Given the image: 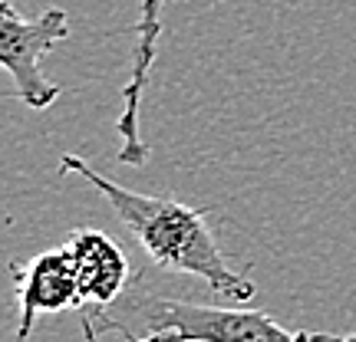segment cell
<instances>
[{
	"mask_svg": "<svg viewBox=\"0 0 356 342\" xmlns=\"http://www.w3.org/2000/svg\"><path fill=\"white\" fill-rule=\"evenodd\" d=\"M60 171L86 178L89 185L109 201L115 217L132 230V237H139V243L145 247V254L152 257V264L159 270L188 273V277L204 280L211 287V293L228 300V303L254 300L257 287L244 273L231 270L228 257L218 250L215 237L208 230V221H204L208 207H188V204H178L172 198H152V194L129 191L122 185L109 181V178H102L79 155H63Z\"/></svg>",
	"mask_w": 356,
	"mask_h": 342,
	"instance_id": "6da1fadb",
	"label": "cell"
},
{
	"mask_svg": "<svg viewBox=\"0 0 356 342\" xmlns=\"http://www.w3.org/2000/svg\"><path fill=\"white\" fill-rule=\"evenodd\" d=\"M307 342H356V330L346 336H333V332H304Z\"/></svg>",
	"mask_w": 356,
	"mask_h": 342,
	"instance_id": "52a82bcc",
	"label": "cell"
},
{
	"mask_svg": "<svg viewBox=\"0 0 356 342\" xmlns=\"http://www.w3.org/2000/svg\"><path fill=\"white\" fill-rule=\"evenodd\" d=\"M162 10H165V0H142L139 7V24L132 40V69L122 86V112L115 119V132L122 139V148H119L122 165H145L149 158V145L142 142L139 132V109L142 92L149 86V69L155 63V46L162 37Z\"/></svg>",
	"mask_w": 356,
	"mask_h": 342,
	"instance_id": "5b68a950",
	"label": "cell"
},
{
	"mask_svg": "<svg viewBox=\"0 0 356 342\" xmlns=\"http://www.w3.org/2000/svg\"><path fill=\"white\" fill-rule=\"evenodd\" d=\"M86 313L99 330L119 332L126 342H307L304 332H287L261 309H228L162 293H136L115 309Z\"/></svg>",
	"mask_w": 356,
	"mask_h": 342,
	"instance_id": "7a4b0ae2",
	"label": "cell"
},
{
	"mask_svg": "<svg viewBox=\"0 0 356 342\" xmlns=\"http://www.w3.org/2000/svg\"><path fill=\"white\" fill-rule=\"evenodd\" d=\"M70 254L79 277V309H109L129 290V260L102 230L79 228L70 234Z\"/></svg>",
	"mask_w": 356,
	"mask_h": 342,
	"instance_id": "8992f818",
	"label": "cell"
},
{
	"mask_svg": "<svg viewBox=\"0 0 356 342\" xmlns=\"http://www.w3.org/2000/svg\"><path fill=\"white\" fill-rule=\"evenodd\" d=\"M79 330H83V339L86 342H99V336H96V323H92V316H89L86 309H79Z\"/></svg>",
	"mask_w": 356,
	"mask_h": 342,
	"instance_id": "ba28073f",
	"label": "cell"
},
{
	"mask_svg": "<svg viewBox=\"0 0 356 342\" xmlns=\"http://www.w3.org/2000/svg\"><path fill=\"white\" fill-rule=\"evenodd\" d=\"M10 277L17 303H20L17 342L30 339L40 313H60V309L79 306V277L70 247L47 250L26 264H10Z\"/></svg>",
	"mask_w": 356,
	"mask_h": 342,
	"instance_id": "277c9868",
	"label": "cell"
},
{
	"mask_svg": "<svg viewBox=\"0 0 356 342\" xmlns=\"http://www.w3.org/2000/svg\"><path fill=\"white\" fill-rule=\"evenodd\" d=\"M66 37H70L66 10L53 7L40 17H20L10 0H0V63L17 86V99L37 112L53 105L63 92L47 79L43 56Z\"/></svg>",
	"mask_w": 356,
	"mask_h": 342,
	"instance_id": "3957f363",
	"label": "cell"
}]
</instances>
